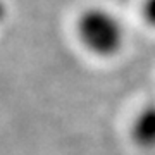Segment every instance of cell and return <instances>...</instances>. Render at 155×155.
Returning <instances> with one entry per match:
<instances>
[{"instance_id":"1","label":"cell","mask_w":155,"mask_h":155,"mask_svg":"<svg viewBox=\"0 0 155 155\" xmlns=\"http://www.w3.org/2000/svg\"><path fill=\"white\" fill-rule=\"evenodd\" d=\"M79 43L95 57H116L126 41V31L121 19L104 7L84 9L76 21Z\"/></svg>"},{"instance_id":"2","label":"cell","mask_w":155,"mask_h":155,"mask_svg":"<svg viewBox=\"0 0 155 155\" xmlns=\"http://www.w3.org/2000/svg\"><path fill=\"white\" fill-rule=\"evenodd\" d=\"M131 136L140 148H155V104L143 107L138 112L131 126Z\"/></svg>"},{"instance_id":"3","label":"cell","mask_w":155,"mask_h":155,"mask_svg":"<svg viewBox=\"0 0 155 155\" xmlns=\"http://www.w3.org/2000/svg\"><path fill=\"white\" fill-rule=\"evenodd\" d=\"M143 16L150 26L155 28V0H145L143 4Z\"/></svg>"},{"instance_id":"4","label":"cell","mask_w":155,"mask_h":155,"mask_svg":"<svg viewBox=\"0 0 155 155\" xmlns=\"http://www.w3.org/2000/svg\"><path fill=\"white\" fill-rule=\"evenodd\" d=\"M5 16H7V7H5V2L0 0V24L5 21Z\"/></svg>"}]
</instances>
